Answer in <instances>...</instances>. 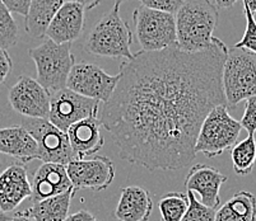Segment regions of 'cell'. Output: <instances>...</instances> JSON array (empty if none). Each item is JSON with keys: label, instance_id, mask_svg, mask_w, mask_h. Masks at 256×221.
<instances>
[{"label": "cell", "instance_id": "obj_31", "mask_svg": "<svg viewBox=\"0 0 256 221\" xmlns=\"http://www.w3.org/2000/svg\"><path fill=\"white\" fill-rule=\"evenodd\" d=\"M64 221H98L93 214H90L87 210H80L78 213H74L72 215H68V218Z\"/></svg>", "mask_w": 256, "mask_h": 221}, {"label": "cell", "instance_id": "obj_5", "mask_svg": "<svg viewBox=\"0 0 256 221\" xmlns=\"http://www.w3.org/2000/svg\"><path fill=\"white\" fill-rule=\"evenodd\" d=\"M30 56L34 61L37 81L50 93L66 88L70 70L76 65L72 53V43H58L48 39L37 47L30 50Z\"/></svg>", "mask_w": 256, "mask_h": 221}, {"label": "cell", "instance_id": "obj_22", "mask_svg": "<svg viewBox=\"0 0 256 221\" xmlns=\"http://www.w3.org/2000/svg\"><path fill=\"white\" fill-rule=\"evenodd\" d=\"M76 190H70L59 196L32 204L31 209H28L30 214L34 221H64L69 215L72 200L76 196Z\"/></svg>", "mask_w": 256, "mask_h": 221}, {"label": "cell", "instance_id": "obj_13", "mask_svg": "<svg viewBox=\"0 0 256 221\" xmlns=\"http://www.w3.org/2000/svg\"><path fill=\"white\" fill-rule=\"evenodd\" d=\"M228 177L216 168L206 164H196L190 168L185 178V188L206 206L217 210L220 205V187L227 182Z\"/></svg>", "mask_w": 256, "mask_h": 221}, {"label": "cell", "instance_id": "obj_11", "mask_svg": "<svg viewBox=\"0 0 256 221\" xmlns=\"http://www.w3.org/2000/svg\"><path fill=\"white\" fill-rule=\"evenodd\" d=\"M50 98L51 93L28 75H20L8 93L12 108L26 118H48Z\"/></svg>", "mask_w": 256, "mask_h": 221}, {"label": "cell", "instance_id": "obj_29", "mask_svg": "<svg viewBox=\"0 0 256 221\" xmlns=\"http://www.w3.org/2000/svg\"><path fill=\"white\" fill-rule=\"evenodd\" d=\"M10 13H17L22 17H27L32 0H0Z\"/></svg>", "mask_w": 256, "mask_h": 221}, {"label": "cell", "instance_id": "obj_21", "mask_svg": "<svg viewBox=\"0 0 256 221\" xmlns=\"http://www.w3.org/2000/svg\"><path fill=\"white\" fill-rule=\"evenodd\" d=\"M216 221H256V196L248 191L236 192L217 211Z\"/></svg>", "mask_w": 256, "mask_h": 221}, {"label": "cell", "instance_id": "obj_33", "mask_svg": "<svg viewBox=\"0 0 256 221\" xmlns=\"http://www.w3.org/2000/svg\"><path fill=\"white\" fill-rule=\"evenodd\" d=\"M10 221H34V218L31 216L28 210L24 211H20V213L16 214L14 216H12Z\"/></svg>", "mask_w": 256, "mask_h": 221}, {"label": "cell", "instance_id": "obj_26", "mask_svg": "<svg viewBox=\"0 0 256 221\" xmlns=\"http://www.w3.org/2000/svg\"><path fill=\"white\" fill-rule=\"evenodd\" d=\"M188 210H186L185 216L181 221H216L217 210L210 209V207L198 201L192 192H188Z\"/></svg>", "mask_w": 256, "mask_h": 221}, {"label": "cell", "instance_id": "obj_24", "mask_svg": "<svg viewBox=\"0 0 256 221\" xmlns=\"http://www.w3.org/2000/svg\"><path fill=\"white\" fill-rule=\"evenodd\" d=\"M188 206V195L182 192H168L158 201V209L164 221H181Z\"/></svg>", "mask_w": 256, "mask_h": 221}, {"label": "cell", "instance_id": "obj_36", "mask_svg": "<svg viewBox=\"0 0 256 221\" xmlns=\"http://www.w3.org/2000/svg\"><path fill=\"white\" fill-rule=\"evenodd\" d=\"M10 220H12V216H9L6 213L0 210V221H10Z\"/></svg>", "mask_w": 256, "mask_h": 221}, {"label": "cell", "instance_id": "obj_16", "mask_svg": "<svg viewBox=\"0 0 256 221\" xmlns=\"http://www.w3.org/2000/svg\"><path fill=\"white\" fill-rule=\"evenodd\" d=\"M31 187L32 204L74 190L68 177L66 167L55 163H44L40 165L34 173Z\"/></svg>", "mask_w": 256, "mask_h": 221}, {"label": "cell", "instance_id": "obj_1", "mask_svg": "<svg viewBox=\"0 0 256 221\" xmlns=\"http://www.w3.org/2000/svg\"><path fill=\"white\" fill-rule=\"evenodd\" d=\"M228 47L185 52L178 46L134 53L101 109L118 157L150 171H178L196 158L195 143L212 109L227 106L222 87Z\"/></svg>", "mask_w": 256, "mask_h": 221}, {"label": "cell", "instance_id": "obj_27", "mask_svg": "<svg viewBox=\"0 0 256 221\" xmlns=\"http://www.w3.org/2000/svg\"><path fill=\"white\" fill-rule=\"evenodd\" d=\"M245 112L241 118V126L245 129L250 136H254L256 131V94L246 99Z\"/></svg>", "mask_w": 256, "mask_h": 221}, {"label": "cell", "instance_id": "obj_14", "mask_svg": "<svg viewBox=\"0 0 256 221\" xmlns=\"http://www.w3.org/2000/svg\"><path fill=\"white\" fill-rule=\"evenodd\" d=\"M31 196V182L22 163L9 165L0 173V210L12 213Z\"/></svg>", "mask_w": 256, "mask_h": 221}, {"label": "cell", "instance_id": "obj_28", "mask_svg": "<svg viewBox=\"0 0 256 221\" xmlns=\"http://www.w3.org/2000/svg\"><path fill=\"white\" fill-rule=\"evenodd\" d=\"M139 1L146 8L171 13V14H176L182 4V0H139Z\"/></svg>", "mask_w": 256, "mask_h": 221}, {"label": "cell", "instance_id": "obj_19", "mask_svg": "<svg viewBox=\"0 0 256 221\" xmlns=\"http://www.w3.org/2000/svg\"><path fill=\"white\" fill-rule=\"evenodd\" d=\"M0 153L24 163L38 159V148L24 127L10 126L0 129Z\"/></svg>", "mask_w": 256, "mask_h": 221}, {"label": "cell", "instance_id": "obj_15", "mask_svg": "<svg viewBox=\"0 0 256 221\" xmlns=\"http://www.w3.org/2000/svg\"><path fill=\"white\" fill-rule=\"evenodd\" d=\"M86 8L73 1H66L54 15L45 36L58 45L73 43L84 29Z\"/></svg>", "mask_w": 256, "mask_h": 221}, {"label": "cell", "instance_id": "obj_37", "mask_svg": "<svg viewBox=\"0 0 256 221\" xmlns=\"http://www.w3.org/2000/svg\"><path fill=\"white\" fill-rule=\"evenodd\" d=\"M122 1H125V0H115V6H114V8L120 9V5L122 4Z\"/></svg>", "mask_w": 256, "mask_h": 221}, {"label": "cell", "instance_id": "obj_17", "mask_svg": "<svg viewBox=\"0 0 256 221\" xmlns=\"http://www.w3.org/2000/svg\"><path fill=\"white\" fill-rule=\"evenodd\" d=\"M101 127L102 123L97 117L86 118L69 127L66 135L76 159H86V157L94 155L104 148V139Z\"/></svg>", "mask_w": 256, "mask_h": 221}, {"label": "cell", "instance_id": "obj_6", "mask_svg": "<svg viewBox=\"0 0 256 221\" xmlns=\"http://www.w3.org/2000/svg\"><path fill=\"white\" fill-rule=\"evenodd\" d=\"M241 130V122L230 115L227 106L216 107L202 123L195 153L206 158L220 157L236 145Z\"/></svg>", "mask_w": 256, "mask_h": 221}, {"label": "cell", "instance_id": "obj_3", "mask_svg": "<svg viewBox=\"0 0 256 221\" xmlns=\"http://www.w3.org/2000/svg\"><path fill=\"white\" fill-rule=\"evenodd\" d=\"M130 25L120 15V9H111L94 24L84 41V50L90 55L112 59H134Z\"/></svg>", "mask_w": 256, "mask_h": 221}, {"label": "cell", "instance_id": "obj_4", "mask_svg": "<svg viewBox=\"0 0 256 221\" xmlns=\"http://www.w3.org/2000/svg\"><path fill=\"white\" fill-rule=\"evenodd\" d=\"M222 87L227 107L234 108L256 94V53L232 46L223 65Z\"/></svg>", "mask_w": 256, "mask_h": 221}, {"label": "cell", "instance_id": "obj_18", "mask_svg": "<svg viewBox=\"0 0 256 221\" xmlns=\"http://www.w3.org/2000/svg\"><path fill=\"white\" fill-rule=\"evenodd\" d=\"M153 211L150 192L139 186L122 187L120 192L115 218L118 221H148Z\"/></svg>", "mask_w": 256, "mask_h": 221}, {"label": "cell", "instance_id": "obj_23", "mask_svg": "<svg viewBox=\"0 0 256 221\" xmlns=\"http://www.w3.org/2000/svg\"><path fill=\"white\" fill-rule=\"evenodd\" d=\"M231 160L234 173L238 176H248L256 163V140L248 135L245 140L237 143L231 149Z\"/></svg>", "mask_w": 256, "mask_h": 221}, {"label": "cell", "instance_id": "obj_10", "mask_svg": "<svg viewBox=\"0 0 256 221\" xmlns=\"http://www.w3.org/2000/svg\"><path fill=\"white\" fill-rule=\"evenodd\" d=\"M118 80V74L110 75L97 65L90 62H78L70 70L66 88L100 103H106L115 92Z\"/></svg>", "mask_w": 256, "mask_h": 221}, {"label": "cell", "instance_id": "obj_8", "mask_svg": "<svg viewBox=\"0 0 256 221\" xmlns=\"http://www.w3.org/2000/svg\"><path fill=\"white\" fill-rule=\"evenodd\" d=\"M38 148V160L66 165L76 159L66 132L62 131L48 118H24L22 122Z\"/></svg>", "mask_w": 256, "mask_h": 221}, {"label": "cell", "instance_id": "obj_34", "mask_svg": "<svg viewBox=\"0 0 256 221\" xmlns=\"http://www.w3.org/2000/svg\"><path fill=\"white\" fill-rule=\"evenodd\" d=\"M237 1H238V0H214L216 6H217V8H220V9L231 8V6H234Z\"/></svg>", "mask_w": 256, "mask_h": 221}, {"label": "cell", "instance_id": "obj_32", "mask_svg": "<svg viewBox=\"0 0 256 221\" xmlns=\"http://www.w3.org/2000/svg\"><path fill=\"white\" fill-rule=\"evenodd\" d=\"M69 1H73V3L82 5L83 8H86V10L87 9H93L94 6H97L101 3V0H69Z\"/></svg>", "mask_w": 256, "mask_h": 221}, {"label": "cell", "instance_id": "obj_20", "mask_svg": "<svg viewBox=\"0 0 256 221\" xmlns=\"http://www.w3.org/2000/svg\"><path fill=\"white\" fill-rule=\"evenodd\" d=\"M68 0H32L24 28L34 38H44L54 15Z\"/></svg>", "mask_w": 256, "mask_h": 221}, {"label": "cell", "instance_id": "obj_35", "mask_svg": "<svg viewBox=\"0 0 256 221\" xmlns=\"http://www.w3.org/2000/svg\"><path fill=\"white\" fill-rule=\"evenodd\" d=\"M244 5L248 6L251 13H256V0H244Z\"/></svg>", "mask_w": 256, "mask_h": 221}, {"label": "cell", "instance_id": "obj_2", "mask_svg": "<svg viewBox=\"0 0 256 221\" xmlns=\"http://www.w3.org/2000/svg\"><path fill=\"white\" fill-rule=\"evenodd\" d=\"M218 17V8L210 0H182L174 14L178 47L185 52L210 48L218 39L213 34Z\"/></svg>", "mask_w": 256, "mask_h": 221}, {"label": "cell", "instance_id": "obj_9", "mask_svg": "<svg viewBox=\"0 0 256 221\" xmlns=\"http://www.w3.org/2000/svg\"><path fill=\"white\" fill-rule=\"evenodd\" d=\"M98 107L100 102L83 97L68 88H64L51 93L48 120L54 126L66 132L69 127L79 121L97 117Z\"/></svg>", "mask_w": 256, "mask_h": 221}, {"label": "cell", "instance_id": "obj_25", "mask_svg": "<svg viewBox=\"0 0 256 221\" xmlns=\"http://www.w3.org/2000/svg\"><path fill=\"white\" fill-rule=\"evenodd\" d=\"M20 31L14 18L6 6L0 1V48L8 51L17 45Z\"/></svg>", "mask_w": 256, "mask_h": 221}, {"label": "cell", "instance_id": "obj_7", "mask_svg": "<svg viewBox=\"0 0 256 221\" xmlns=\"http://www.w3.org/2000/svg\"><path fill=\"white\" fill-rule=\"evenodd\" d=\"M132 22L142 51L157 52L178 46L174 14L140 5L132 13Z\"/></svg>", "mask_w": 256, "mask_h": 221}, {"label": "cell", "instance_id": "obj_30", "mask_svg": "<svg viewBox=\"0 0 256 221\" xmlns=\"http://www.w3.org/2000/svg\"><path fill=\"white\" fill-rule=\"evenodd\" d=\"M12 69H13V61L9 56L8 51L0 48V85L6 80Z\"/></svg>", "mask_w": 256, "mask_h": 221}, {"label": "cell", "instance_id": "obj_12", "mask_svg": "<svg viewBox=\"0 0 256 221\" xmlns=\"http://www.w3.org/2000/svg\"><path fill=\"white\" fill-rule=\"evenodd\" d=\"M70 183L76 191L92 190L100 192L115 179V167L107 157H94L92 159H74L66 165Z\"/></svg>", "mask_w": 256, "mask_h": 221}]
</instances>
